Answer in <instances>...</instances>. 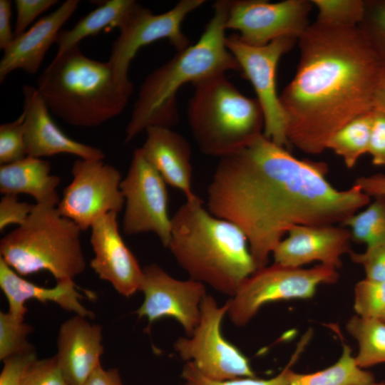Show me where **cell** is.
I'll return each instance as SVG.
<instances>
[{
  "mask_svg": "<svg viewBox=\"0 0 385 385\" xmlns=\"http://www.w3.org/2000/svg\"><path fill=\"white\" fill-rule=\"evenodd\" d=\"M35 204L19 200L18 195H4L0 201V230L11 224L23 225L31 213Z\"/></svg>",
  "mask_w": 385,
  "mask_h": 385,
  "instance_id": "cell-37",
  "label": "cell"
},
{
  "mask_svg": "<svg viewBox=\"0 0 385 385\" xmlns=\"http://www.w3.org/2000/svg\"><path fill=\"white\" fill-rule=\"evenodd\" d=\"M351 235L336 225H299L291 229L272 252L275 263L302 267L312 262L339 268L342 257L349 253Z\"/></svg>",
  "mask_w": 385,
  "mask_h": 385,
  "instance_id": "cell-17",
  "label": "cell"
},
{
  "mask_svg": "<svg viewBox=\"0 0 385 385\" xmlns=\"http://www.w3.org/2000/svg\"><path fill=\"white\" fill-rule=\"evenodd\" d=\"M354 309L362 317L379 318L385 312V281L364 278L354 291Z\"/></svg>",
  "mask_w": 385,
  "mask_h": 385,
  "instance_id": "cell-33",
  "label": "cell"
},
{
  "mask_svg": "<svg viewBox=\"0 0 385 385\" xmlns=\"http://www.w3.org/2000/svg\"><path fill=\"white\" fill-rule=\"evenodd\" d=\"M58 366L68 385H84L101 366L102 328L76 315L61 324L57 339Z\"/></svg>",
  "mask_w": 385,
  "mask_h": 385,
  "instance_id": "cell-19",
  "label": "cell"
},
{
  "mask_svg": "<svg viewBox=\"0 0 385 385\" xmlns=\"http://www.w3.org/2000/svg\"><path fill=\"white\" fill-rule=\"evenodd\" d=\"M51 164L43 158L26 156L0 167V192L3 195L27 194L36 204L57 206L61 180L51 174Z\"/></svg>",
  "mask_w": 385,
  "mask_h": 385,
  "instance_id": "cell-23",
  "label": "cell"
},
{
  "mask_svg": "<svg viewBox=\"0 0 385 385\" xmlns=\"http://www.w3.org/2000/svg\"><path fill=\"white\" fill-rule=\"evenodd\" d=\"M21 385H68L56 355L51 358L36 359L27 369Z\"/></svg>",
  "mask_w": 385,
  "mask_h": 385,
  "instance_id": "cell-35",
  "label": "cell"
},
{
  "mask_svg": "<svg viewBox=\"0 0 385 385\" xmlns=\"http://www.w3.org/2000/svg\"><path fill=\"white\" fill-rule=\"evenodd\" d=\"M36 88L52 113L83 128L98 126L120 115L130 96L117 83L108 61L87 57L79 46L56 55Z\"/></svg>",
  "mask_w": 385,
  "mask_h": 385,
  "instance_id": "cell-5",
  "label": "cell"
},
{
  "mask_svg": "<svg viewBox=\"0 0 385 385\" xmlns=\"http://www.w3.org/2000/svg\"><path fill=\"white\" fill-rule=\"evenodd\" d=\"M369 196H385V174L376 173L358 178L354 183Z\"/></svg>",
  "mask_w": 385,
  "mask_h": 385,
  "instance_id": "cell-42",
  "label": "cell"
},
{
  "mask_svg": "<svg viewBox=\"0 0 385 385\" xmlns=\"http://www.w3.org/2000/svg\"><path fill=\"white\" fill-rule=\"evenodd\" d=\"M367 153L374 165L385 166V112L374 111Z\"/></svg>",
  "mask_w": 385,
  "mask_h": 385,
  "instance_id": "cell-40",
  "label": "cell"
},
{
  "mask_svg": "<svg viewBox=\"0 0 385 385\" xmlns=\"http://www.w3.org/2000/svg\"><path fill=\"white\" fill-rule=\"evenodd\" d=\"M346 329L358 344L354 358L359 367L385 363V322L356 314L347 321Z\"/></svg>",
  "mask_w": 385,
  "mask_h": 385,
  "instance_id": "cell-26",
  "label": "cell"
},
{
  "mask_svg": "<svg viewBox=\"0 0 385 385\" xmlns=\"http://www.w3.org/2000/svg\"><path fill=\"white\" fill-rule=\"evenodd\" d=\"M84 385H123V384L118 370H105L101 365Z\"/></svg>",
  "mask_w": 385,
  "mask_h": 385,
  "instance_id": "cell-43",
  "label": "cell"
},
{
  "mask_svg": "<svg viewBox=\"0 0 385 385\" xmlns=\"http://www.w3.org/2000/svg\"><path fill=\"white\" fill-rule=\"evenodd\" d=\"M26 155L24 115L0 125V164L18 161Z\"/></svg>",
  "mask_w": 385,
  "mask_h": 385,
  "instance_id": "cell-34",
  "label": "cell"
},
{
  "mask_svg": "<svg viewBox=\"0 0 385 385\" xmlns=\"http://www.w3.org/2000/svg\"><path fill=\"white\" fill-rule=\"evenodd\" d=\"M81 231L57 206L35 203L26 222L1 239L0 257L19 275L46 270L57 281L73 279L86 267Z\"/></svg>",
  "mask_w": 385,
  "mask_h": 385,
  "instance_id": "cell-6",
  "label": "cell"
},
{
  "mask_svg": "<svg viewBox=\"0 0 385 385\" xmlns=\"http://www.w3.org/2000/svg\"><path fill=\"white\" fill-rule=\"evenodd\" d=\"M78 0H67L55 11L38 20L29 30L14 41L4 50L0 61V82L12 71L21 69L29 74L38 72L46 52L61 28L73 14Z\"/></svg>",
  "mask_w": 385,
  "mask_h": 385,
  "instance_id": "cell-20",
  "label": "cell"
},
{
  "mask_svg": "<svg viewBox=\"0 0 385 385\" xmlns=\"http://www.w3.org/2000/svg\"><path fill=\"white\" fill-rule=\"evenodd\" d=\"M337 270L323 264L303 268L275 262L257 269L227 301V314L235 325L245 326L265 304L309 299L320 284L336 283L339 279Z\"/></svg>",
  "mask_w": 385,
  "mask_h": 385,
  "instance_id": "cell-8",
  "label": "cell"
},
{
  "mask_svg": "<svg viewBox=\"0 0 385 385\" xmlns=\"http://www.w3.org/2000/svg\"><path fill=\"white\" fill-rule=\"evenodd\" d=\"M366 206L342 226L350 230L351 240L365 244L366 247L385 245V196L374 197Z\"/></svg>",
  "mask_w": 385,
  "mask_h": 385,
  "instance_id": "cell-28",
  "label": "cell"
},
{
  "mask_svg": "<svg viewBox=\"0 0 385 385\" xmlns=\"http://www.w3.org/2000/svg\"><path fill=\"white\" fill-rule=\"evenodd\" d=\"M0 287L9 304L8 312L14 316L24 318L27 309L25 303L33 299L41 302H51L62 309L73 312L86 318H93L94 314L81 303L83 298L73 279L57 281L53 287H43L29 282L16 272L0 257Z\"/></svg>",
  "mask_w": 385,
  "mask_h": 385,
  "instance_id": "cell-22",
  "label": "cell"
},
{
  "mask_svg": "<svg viewBox=\"0 0 385 385\" xmlns=\"http://www.w3.org/2000/svg\"><path fill=\"white\" fill-rule=\"evenodd\" d=\"M373 116L374 111L355 118L337 131L327 144V149L342 157L349 169L368 153Z\"/></svg>",
  "mask_w": 385,
  "mask_h": 385,
  "instance_id": "cell-27",
  "label": "cell"
},
{
  "mask_svg": "<svg viewBox=\"0 0 385 385\" xmlns=\"http://www.w3.org/2000/svg\"><path fill=\"white\" fill-rule=\"evenodd\" d=\"M58 2L56 0H15L16 21L14 38L24 33L36 18Z\"/></svg>",
  "mask_w": 385,
  "mask_h": 385,
  "instance_id": "cell-38",
  "label": "cell"
},
{
  "mask_svg": "<svg viewBox=\"0 0 385 385\" xmlns=\"http://www.w3.org/2000/svg\"><path fill=\"white\" fill-rule=\"evenodd\" d=\"M327 171L325 163L298 159L261 133L220 158L207 209L243 232L259 269L293 227L343 225L371 202L355 184L335 188Z\"/></svg>",
  "mask_w": 385,
  "mask_h": 385,
  "instance_id": "cell-1",
  "label": "cell"
},
{
  "mask_svg": "<svg viewBox=\"0 0 385 385\" xmlns=\"http://www.w3.org/2000/svg\"><path fill=\"white\" fill-rule=\"evenodd\" d=\"M369 385H385V381H379V382L374 381Z\"/></svg>",
  "mask_w": 385,
  "mask_h": 385,
  "instance_id": "cell-45",
  "label": "cell"
},
{
  "mask_svg": "<svg viewBox=\"0 0 385 385\" xmlns=\"http://www.w3.org/2000/svg\"><path fill=\"white\" fill-rule=\"evenodd\" d=\"M36 359V354L34 351L14 355L4 359L0 374V385H21L27 369Z\"/></svg>",
  "mask_w": 385,
  "mask_h": 385,
  "instance_id": "cell-39",
  "label": "cell"
},
{
  "mask_svg": "<svg viewBox=\"0 0 385 385\" xmlns=\"http://www.w3.org/2000/svg\"><path fill=\"white\" fill-rule=\"evenodd\" d=\"M228 303L219 306L206 294L200 305V317L190 336L178 338L174 349L180 357L190 361L209 379L224 381L255 377L248 359L222 335V322Z\"/></svg>",
  "mask_w": 385,
  "mask_h": 385,
  "instance_id": "cell-9",
  "label": "cell"
},
{
  "mask_svg": "<svg viewBox=\"0 0 385 385\" xmlns=\"http://www.w3.org/2000/svg\"><path fill=\"white\" fill-rule=\"evenodd\" d=\"M139 291L144 295L136 310L140 318L145 317L151 324L162 317H170L181 324L188 336L192 334L207 294L204 284L190 278L177 279L157 264H150L143 267Z\"/></svg>",
  "mask_w": 385,
  "mask_h": 385,
  "instance_id": "cell-15",
  "label": "cell"
},
{
  "mask_svg": "<svg viewBox=\"0 0 385 385\" xmlns=\"http://www.w3.org/2000/svg\"><path fill=\"white\" fill-rule=\"evenodd\" d=\"M135 0H108L81 19L71 29L61 30L56 43V55L76 46L84 38L95 36L106 28L121 29L137 8Z\"/></svg>",
  "mask_w": 385,
  "mask_h": 385,
  "instance_id": "cell-24",
  "label": "cell"
},
{
  "mask_svg": "<svg viewBox=\"0 0 385 385\" xmlns=\"http://www.w3.org/2000/svg\"><path fill=\"white\" fill-rule=\"evenodd\" d=\"M171 221L168 248L190 279L232 297L257 270L243 232L211 214L198 197L186 200Z\"/></svg>",
  "mask_w": 385,
  "mask_h": 385,
  "instance_id": "cell-4",
  "label": "cell"
},
{
  "mask_svg": "<svg viewBox=\"0 0 385 385\" xmlns=\"http://www.w3.org/2000/svg\"><path fill=\"white\" fill-rule=\"evenodd\" d=\"M351 260L361 265L366 279L385 281V245L366 247L363 252H349Z\"/></svg>",
  "mask_w": 385,
  "mask_h": 385,
  "instance_id": "cell-36",
  "label": "cell"
},
{
  "mask_svg": "<svg viewBox=\"0 0 385 385\" xmlns=\"http://www.w3.org/2000/svg\"><path fill=\"white\" fill-rule=\"evenodd\" d=\"M188 108L189 125L200 150L222 158L263 133L257 98L244 96L222 74L194 85Z\"/></svg>",
  "mask_w": 385,
  "mask_h": 385,
  "instance_id": "cell-7",
  "label": "cell"
},
{
  "mask_svg": "<svg viewBox=\"0 0 385 385\" xmlns=\"http://www.w3.org/2000/svg\"><path fill=\"white\" fill-rule=\"evenodd\" d=\"M24 127L26 155L42 158L68 153L81 159L103 160L105 154L96 147L76 141L55 123L49 109L34 86L22 88Z\"/></svg>",
  "mask_w": 385,
  "mask_h": 385,
  "instance_id": "cell-18",
  "label": "cell"
},
{
  "mask_svg": "<svg viewBox=\"0 0 385 385\" xmlns=\"http://www.w3.org/2000/svg\"><path fill=\"white\" fill-rule=\"evenodd\" d=\"M318 10L317 21L337 26H358L364 9V0H312Z\"/></svg>",
  "mask_w": 385,
  "mask_h": 385,
  "instance_id": "cell-31",
  "label": "cell"
},
{
  "mask_svg": "<svg viewBox=\"0 0 385 385\" xmlns=\"http://www.w3.org/2000/svg\"><path fill=\"white\" fill-rule=\"evenodd\" d=\"M11 1L0 0V48L4 50L14 39L11 29Z\"/></svg>",
  "mask_w": 385,
  "mask_h": 385,
  "instance_id": "cell-41",
  "label": "cell"
},
{
  "mask_svg": "<svg viewBox=\"0 0 385 385\" xmlns=\"http://www.w3.org/2000/svg\"><path fill=\"white\" fill-rule=\"evenodd\" d=\"M381 320L385 322V312L383 313V314L379 317Z\"/></svg>",
  "mask_w": 385,
  "mask_h": 385,
  "instance_id": "cell-46",
  "label": "cell"
},
{
  "mask_svg": "<svg viewBox=\"0 0 385 385\" xmlns=\"http://www.w3.org/2000/svg\"><path fill=\"white\" fill-rule=\"evenodd\" d=\"M231 1L213 4V15L200 38L151 72L140 87L125 141L150 127L171 128L178 120L176 95L185 84L193 85L228 71L241 72L226 46V20Z\"/></svg>",
  "mask_w": 385,
  "mask_h": 385,
  "instance_id": "cell-3",
  "label": "cell"
},
{
  "mask_svg": "<svg viewBox=\"0 0 385 385\" xmlns=\"http://www.w3.org/2000/svg\"><path fill=\"white\" fill-rule=\"evenodd\" d=\"M374 111L385 112V77L376 91Z\"/></svg>",
  "mask_w": 385,
  "mask_h": 385,
  "instance_id": "cell-44",
  "label": "cell"
},
{
  "mask_svg": "<svg viewBox=\"0 0 385 385\" xmlns=\"http://www.w3.org/2000/svg\"><path fill=\"white\" fill-rule=\"evenodd\" d=\"M312 6L307 0L231 1L225 27L238 31V38L253 46H262L282 37L298 39L309 25Z\"/></svg>",
  "mask_w": 385,
  "mask_h": 385,
  "instance_id": "cell-14",
  "label": "cell"
},
{
  "mask_svg": "<svg viewBox=\"0 0 385 385\" xmlns=\"http://www.w3.org/2000/svg\"><path fill=\"white\" fill-rule=\"evenodd\" d=\"M297 43L296 73L279 101L289 145L317 155L344 125L374 111L385 68L357 26L315 21Z\"/></svg>",
  "mask_w": 385,
  "mask_h": 385,
  "instance_id": "cell-2",
  "label": "cell"
},
{
  "mask_svg": "<svg viewBox=\"0 0 385 385\" xmlns=\"http://www.w3.org/2000/svg\"><path fill=\"white\" fill-rule=\"evenodd\" d=\"M33 331L31 326L10 312H0V360L14 355L35 351L29 342L28 336Z\"/></svg>",
  "mask_w": 385,
  "mask_h": 385,
  "instance_id": "cell-30",
  "label": "cell"
},
{
  "mask_svg": "<svg viewBox=\"0 0 385 385\" xmlns=\"http://www.w3.org/2000/svg\"><path fill=\"white\" fill-rule=\"evenodd\" d=\"M140 150L165 182L180 190L186 200L197 196L192 188V167L189 143L170 128L153 126L145 130Z\"/></svg>",
  "mask_w": 385,
  "mask_h": 385,
  "instance_id": "cell-21",
  "label": "cell"
},
{
  "mask_svg": "<svg viewBox=\"0 0 385 385\" xmlns=\"http://www.w3.org/2000/svg\"><path fill=\"white\" fill-rule=\"evenodd\" d=\"M312 331L309 329L302 336L294 352L284 368L275 376L262 379L256 377H239L233 379L217 381L203 375L190 361H187L182 371L185 385H289L293 365L299 359L312 338Z\"/></svg>",
  "mask_w": 385,
  "mask_h": 385,
  "instance_id": "cell-29",
  "label": "cell"
},
{
  "mask_svg": "<svg viewBox=\"0 0 385 385\" xmlns=\"http://www.w3.org/2000/svg\"><path fill=\"white\" fill-rule=\"evenodd\" d=\"M374 381V374L359 367L350 346L343 344L342 354L335 363L311 374L294 371L289 385H369Z\"/></svg>",
  "mask_w": 385,
  "mask_h": 385,
  "instance_id": "cell-25",
  "label": "cell"
},
{
  "mask_svg": "<svg viewBox=\"0 0 385 385\" xmlns=\"http://www.w3.org/2000/svg\"><path fill=\"white\" fill-rule=\"evenodd\" d=\"M117 215L108 213L91 225L90 241L94 257L90 266L100 279L129 297L139 291L143 268L121 237Z\"/></svg>",
  "mask_w": 385,
  "mask_h": 385,
  "instance_id": "cell-16",
  "label": "cell"
},
{
  "mask_svg": "<svg viewBox=\"0 0 385 385\" xmlns=\"http://www.w3.org/2000/svg\"><path fill=\"white\" fill-rule=\"evenodd\" d=\"M357 27L385 68V0H364L363 16Z\"/></svg>",
  "mask_w": 385,
  "mask_h": 385,
  "instance_id": "cell-32",
  "label": "cell"
},
{
  "mask_svg": "<svg viewBox=\"0 0 385 385\" xmlns=\"http://www.w3.org/2000/svg\"><path fill=\"white\" fill-rule=\"evenodd\" d=\"M165 182L146 160L140 148L134 150L120 190L125 199L122 226L125 234L153 232L168 247L171 237V218Z\"/></svg>",
  "mask_w": 385,
  "mask_h": 385,
  "instance_id": "cell-13",
  "label": "cell"
},
{
  "mask_svg": "<svg viewBox=\"0 0 385 385\" xmlns=\"http://www.w3.org/2000/svg\"><path fill=\"white\" fill-rule=\"evenodd\" d=\"M297 38L282 37L262 46L243 43L237 34L226 38V46L241 73L252 83L264 115L265 137L288 148L287 118L276 88V69L280 57L292 48Z\"/></svg>",
  "mask_w": 385,
  "mask_h": 385,
  "instance_id": "cell-11",
  "label": "cell"
},
{
  "mask_svg": "<svg viewBox=\"0 0 385 385\" xmlns=\"http://www.w3.org/2000/svg\"><path fill=\"white\" fill-rule=\"evenodd\" d=\"M205 0H181L166 12L155 14L140 4L120 29L111 45L108 59L118 85L130 96L133 83L128 78L131 61L138 51L160 39H167L177 52L190 46L181 29L186 16L198 9Z\"/></svg>",
  "mask_w": 385,
  "mask_h": 385,
  "instance_id": "cell-10",
  "label": "cell"
},
{
  "mask_svg": "<svg viewBox=\"0 0 385 385\" xmlns=\"http://www.w3.org/2000/svg\"><path fill=\"white\" fill-rule=\"evenodd\" d=\"M71 174L72 181L64 189L57 208L82 231L91 228L101 217L110 212L118 214L124 207L122 177L115 167L103 160L78 158Z\"/></svg>",
  "mask_w": 385,
  "mask_h": 385,
  "instance_id": "cell-12",
  "label": "cell"
}]
</instances>
